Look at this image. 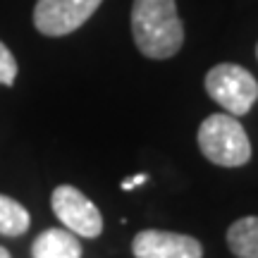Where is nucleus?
Returning a JSON list of instances; mask_svg holds the SVG:
<instances>
[{
    "label": "nucleus",
    "mask_w": 258,
    "mask_h": 258,
    "mask_svg": "<svg viewBox=\"0 0 258 258\" xmlns=\"http://www.w3.org/2000/svg\"><path fill=\"white\" fill-rule=\"evenodd\" d=\"M132 34L146 57H172L184 43V27L177 15L175 0H134Z\"/></svg>",
    "instance_id": "1"
},
{
    "label": "nucleus",
    "mask_w": 258,
    "mask_h": 258,
    "mask_svg": "<svg viewBox=\"0 0 258 258\" xmlns=\"http://www.w3.org/2000/svg\"><path fill=\"white\" fill-rule=\"evenodd\" d=\"M199 148L211 163L220 167H239L249 163L251 144L237 117L215 112L199 127Z\"/></svg>",
    "instance_id": "2"
},
{
    "label": "nucleus",
    "mask_w": 258,
    "mask_h": 258,
    "mask_svg": "<svg viewBox=\"0 0 258 258\" xmlns=\"http://www.w3.org/2000/svg\"><path fill=\"white\" fill-rule=\"evenodd\" d=\"M206 93L218 105H222L227 115L239 117V115H246L251 110V105L256 103L258 82L241 64L222 62L215 64L206 74Z\"/></svg>",
    "instance_id": "3"
},
{
    "label": "nucleus",
    "mask_w": 258,
    "mask_h": 258,
    "mask_svg": "<svg viewBox=\"0 0 258 258\" xmlns=\"http://www.w3.org/2000/svg\"><path fill=\"white\" fill-rule=\"evenodd\" d=\"M50 206L57 220L77 237L93 239L103 232V215L96 203L72 184H60L50 196Z\"/></svg>",
    "instance_id": "4"
},
{
    "label": "nucleus",
    "mask_w": 258,
    "mask_h": 258,
    "mask_svg": "<svg viewBox=\"0 0 258 258\" xmlns=\"http://www.w3.org/2000/svg\"><path fill=\"white\" fill-rule=\"evenodd\" d=\"M103 0H38L34 27L43 36H67L82 27L101 8Z\"/></svg>",
    "instance_id": "5"
},
{
    "label": "nucleus",
    "mask_w": 258,
    "mask_h": 258,
    "mask_svg": "<svg viewBox=\"0 0 258 258\" xmlns=\"http://www.w3.org/2000/svg\"><path fill=\"white\" fill-rule=\"evenodd\" d=\"M137 258H203V246L189 234L165 230H144L132 241Z\"/></svg>",
    "instance_id": "6"
},
{
    "label": "nucleus",
    "mask_w": 258,
    "mask_h": 258,
    "mask_svg": "<svg viewBox=\"0 0 258 258\" xmlns=\"http://www.w3.org/2000/svg\"><path fill=\"white\" fill-rule=\"evenodd\" d=\"M34 258H82V244L70 230H46L31 244Z\"/></svg>",
    "instance_id": "7"
},
{
    "label": "nucleus",
    "mask_w": 258,
    "mask_h": 258,
    "mask_svg": "<svg viewBox=\"0 0 258 258\" xmlns=\"http://www.w3.org/2000/svg\"><path fill=\"white\" fill-rule=\"evenodd\" d=\"M227 244L234 256L239 258H258V218L246 215L230 225Z\"/></svg>",
    "instance_id": "8"
},
{
    "label": "nucleus",
    "mask_w": 258,
    "mask_h": 258,
    "mask_svg": "<svg viewBox=\"0 0 258 258\" xmlns=\"http://www.w3.org/2000/svg\"><path fill=\"white\" fill-rule=\"evenodd\" d=\"M29 211L19 201L0 194V234L3 237H19L29 230Z\"/></svg>",
    "instance_id": "9"
},
{
    "label": "nucleus",
    "mask_w": 258,
    "mask_h": 258,
    "mask_svg": "<svg viewBox=\"0 0 258 258\" xmlns=\"http://www.w3.org/2000/svg\"><path fill=\"white\" fill-rule=\"evenodd\" d=\"M15 79H17V60L10 53V48L0 41V84L12 86Z\"/></svg>",
    "instance_id": "10"
},
{
    "label": "nucleus",
    "mask_w": 258,
    "mask_h": 258,
    "mask_svg": "<svg viewBox=\"0 0 258 258\" xmlns=\"http://www.w3.org/2000/svg\"><path fill=\"white\" fill-rule=\"evenodd\" d=\"M144 182H148V175H137V177H127L124 182H122V189L124 191H129V189H137V186H141Z\"/></svg>",
    "instance_id": "11"
},
{
    "label": "nucleus",
    "mask_w": 258,
    "mask_h": 258,
    "mask_svg": "<svg viewBox=\"0 0 258 258\" xmlns=\"http://www.w3.org/2000/svg\"><path fill=\"white\" fill-rule=\"evenodd\" d=\"M0 258H10V251H8V249H3V246H0Z\"/></svg>",
    "instance_id": "12"
},
{
    "label": "nucleus",
    "mask_w": 258,
    "mask_h": 258,
    "mask_svg": "<svg viewBox=\"0 0 258 258\" xmlns=\"http://www.w3.org/2000/svg\"><path fill=\"white\" fill-rule=\"evenodd\" d=\"M256 57H258V46H256Z\"/></svg>",
    "instance_id": "13"
}]
</instances>
